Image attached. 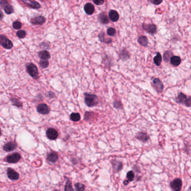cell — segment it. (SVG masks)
Here are the masks:
<instances>
[{
    "mask_svg": "<svg viewBox=\"0 0 191 191\" xmlns=\"http://www.w3.org/2000/svg\"><path fill=\"white\" fill-rule=\"evenodd\" d=\"M84 97L85 103L88 107H95L98 104L99 99L96 95L85 92Z\"/></svg>",
    "mask_w": 191,
    "mask_h": 191,
    "instance_id": "obj_1",
    "label": "cell"
},
{
    "mask_svg": "<svg viewBox=\"0 0 191 191\" xmlns=\"http://www.w3.org/2000/svg\"><path fill=\"white\" fill-rule=\"evenodd\" d=\"M26 69L27 73L31 77H32L33 78H34L35 79H37L38 78V69L35 64H34L33 63H29L26 64Z\"/></svg>",
    "mask_w": 191,
    "mask_h": 191,
    "instance_id": "obj_2",
    "label": "cell"
},
{
    "mask_svg": "<svg viewBox=\"0 0 191 191\" xmlns=\"http://www.w3.org/2000/svg\"><path fill=\"white\" fill-rule=\"evenodd\" d=\"M0 45L6 49H10L14 46L11 40L3 34L0 35Z\"/></svg>",
    "mask_w": 191,
    "mask_h": 191,
    "instance_id": "obj_3",
    "label": "cell"
},
{
    "mask_svg": "<svg viewBox=\"0 0 191 191\" xmlns=\"http://www.w3.org/2000/svg\"><path fill=\"white\" fill-rule=\"evenodd\" d=\"M142 29L146 31L147 33L153 35L156 33L157 31V26L155 24H145L143 23L142 25Z\"/></svg>",
    "mask_w": 191,
    "mask_h": 191,
    "instance_id": "obj_4",
    "label": "cell"
},
{
    "mask_svg": "<svg viewBox=\"0 0 191 191\" xmlns=\"http://www.w3.org/2000/svg\"><path fill=\"white\" fill-rule=\"evenodd\" d=\"M170 187L173 191H181L182 187V181L179 178H176L170 182Z\"/></svg>",
    "mask_w": 191,
    "mask_h": 191,
    "instance_id": "obj_5",
    "label": "cell"
},
{
    "mask_svg": "<svg viewBox=\"0 0 191 191\" xmlns=\"http://www.w3.org/2000/svg\"><path fill=\"white\" fill-rule=\"evenodd\" d=\"M21 158L22 157L20 153H13L8 155L5 160L8 163H16L21 159Z\"/></svg>",
    "mask_w": 191,
    "mask_h": 191,
    "instance_id": "obj_6",
    "label": "cell"
},
{
    "mask_svg": "<svg viewBox=\"0 0 191 191\" xmlns=\"http://www.w3.org/2000/svg\"><path fill=\"white\" fill-rule=\"evenodd\" d=\"M46 17L42 15L35 16L31 18V23L34 25H42L46 23Z\"/></svg>",
    "mask_w": 191,
    "mask_h": 191,
    "instance_id": "obj_7",
    "label": "cell"
},
{
    "mask_svg": "<svg viewBox=\"0 0 191 191\" xmlns=\"http://www.w3.org/2000/svg\"><path fill=\"white\" fill-rule=\"evenodd\" d=\"M152 85L158 93H161L163 92L164 85L159 78H155L153 80Z\"/></svg>",
    "mask_w": 191,
    "mask_h": 191,
    "instance_id": "obj_8",
    "label": "cell"
},
{
    "mask_svg": "<svg viewBox=\"0 0 191 191\" xmlns=\"http://www.w3.org/2000/svg\"><path fill=\"white\" fill-rule=\"evenodd\" d=\"M46 136L48 139L51 140H54L58 138V133L55 129L50 128L47 130Z\"/></svg>",
    "mask_w": 191,
    "mask_h": 191,
    "instance_id": "obj_9",
    "label": "cell"
},
{
    "mask_svg": "<svg viewBox=\"0 0 191 191\" xmlns=\"http://www.w3.org/2000/svg\"><path fill=\"white\" fill-rule=\"evenodd\" d=\"M24 4H25L29 8H33V9H39L41 8L40 5L38 2L35 1L31 0H22Z\"/></svg>",
    "mask_w": 191,
    "mask_h": 191,
    "instance_id": "obj_10",
    "label": "cell"
},
{
    "mask_svg": "<svg viewBox=\"0 0 191 191\" xmlns=\"http://www.w3.org/2000/svg\"><path fill=\"white\" fill-rule=\"evenodd\" d=\"M37 110L38 113L42 115H47L49 113V108L48 107V106L44 103H42L39 104L37 107Z\"/></svg>",
    "mask_w": 191,
    "mask_h": 191,
    "instance_id": "obj_11",
    "label": "cell"
},
{
    "mask_svg": "<svg viewBox=\"0 0 191 191\" xmlns=\"http://www.w3.org/2000/svg\"><path fill=\"white\" fill-rule=\"evenodd\" d=\"M108 18L112 22H117L119 19V15L117 11L114 10H110L108 13Z\"/></svg>",
    "mask_w": 191,
    "mask_h": 191,
    "instance_id": "obj_12",
    "label": "cell"
},
{
    "mask_svg": "<svg viewBox=\"0 0 191 191\" xmlns=\"http://www.w3.org/2000/svg\"><path fill=\"white\" fill-rule=\"evenodd\" d=\"M110 163L112 165V167H113V170L115 172H118L122 169L123 164L121 161L113 159V160L110 161Z\"/></svg>",
    "mask_w": 191,
    "mask_h": 191,
    "instance_id": "obj_13",
    "label": "cell"
},
{
    "mask_svg": "<svg viewBox=\"0 0 191 191\" xmlns=\"http://www.w3.org/2000/svg\"><path fill=\"white\" fill-rule=\"evenodd\" d=\"M98 20L100 24L103 25H107L109 23V19L105 12L100 13L98 17Z\"/></svg>",
    "mask_w": 191,
    "mask_h": 191,
    "instance_id": "obj_14",
    "label": "cell"
},
{
    "mask_svg": "<svg viewBox=\"0 0 191 191\" xmlns=\"http://www.w3.org/2000/svg\"><path fill=\"white\" fill-rule=\"evenodd\" d=\"M8 178L11 180L16 181L19 178V174L13 169L8 168L7 170Z\"/></svg>",
    "mask_w": 191,
    "mask_h": 191,
    "instance_id": "obj_15",
    "label": "cell"
},
{
    "mask_svg": "<svg viewBox=\"0 0 191 191\" xmlns=\"http://www.w3.org/2000/svg\"><path fill=\"white\" fill-rule=\"evenodd\" d=\"M135 138L138 140L142 142H146L149 140V136L147 134V133L144 132H139L136 134Z\"/></svg>",
    "mask_w": 191,
    "mask_h": 191,
    "instance_id": "obj_16",
    "label": "cell"
},
{
    "mask_svg": "<svg viewBox=\"0 0 191 191\" xmlns=\"http://www.w3.org/2000/svg\"><path fill=\"white\" fill-rule=\"evenodd\" d=\"M84 10L85 13L88 15H92L95 12L94 6L91 3H87L85 5Z\"/></svg>",
    "mask_w": 191,
    "mask_h": 191,
    "instance_id": "obj_17",
    "label": "cell"
},
{
    "mask_svg": "<svg viewBox=\"0 0 191 191\" xmlns=\"http://www.w3.org/2000/svg\"><path fill=\"white\" fill-rule=\"evenodd\" d=\"M119 56L121 60L126 61L130 58V54L126 48H123L119 51Z\"/></svg>",
    "mask_w": 191,
    "mask_h": 191,
    "instance_id": "obj_18",
    "label": "cell"
},
{
    "mask_svg": "<svg viewBox=\"0 0 191 191\" xmlns=\"http://www.w3.org/2000/svg\"><path fill=\"white\" fill-rule=\"evenodd\" d=\"M17 147V145L14 142H9L3 146V150L6 152L14 151Z\"/></svg>",
    "mask_w": 191,
    "mask_h": 191,
    "instance_id": "obj_19",
    "label": "cell"
},
{
    "mask_svg": "<svg viewBox=\"0 0 191 191\" xmlns=\"http://www.w3.org/2000/svg\"><path fill=\"white\" fill-rule=\"evenodd\" d=\"M170 63H171V65L172 66H173L174 67H177V66H178L181 63L182 60H181V58L180 57L173 55L170 58Z\"/></svg>",
    "mask_w": 191,
    "mask_h": 191,
    "instance_id": "obj_20",
    "label": "cell"
},
{
    "mask_svg": "<svg viewBox=\"0 0 191 191\" xmlns=\"http://www.w3.org/2000/svg\"><path fill=\"white\" fill-rule=\"evenodd\" d=\"M38 57L41 60H48L51 57V54L47 50H43L40 51L38 53Z\"/></svg>",
    "mask_w": 191,
    "mask_h": 191,
    "instance_id": "obj_21",
    "label": "cell"
},
{
    "mask_svg": "<svg viewBox=\"0 0 191 191\" xmlns=\"http://www.w3.org/2000/svg\"><path fill=\"white\" fill-rule=\"evenodd\" d=\"M187 98V95H185L183 92H179L177 97L176 98V101L178 104H184L185 101Z\"/></svg>",
    "mask_w": 191,
    "mask_h": 191,
    "instance_id": "obj_22",
    "label": "cell"
},
{
    "mask_svg": "<svg viewBox=\"0 0 191 191\" xmlns=\"http://www.w3.org/2000/svg\"><path fill=\"white\" fill-rule=\"evenodd\" d=\"M58 155L55 152H51L47 156V160L52 163H55L58 160Z\"/></svg>",
    "mask_w": 191,
    "mask_h": 191,
    "instance_id": "obj_23",
    "label": "cell"
},
{
    "mask_svg": "<svg viewBox=\"0 0 191 191\" xmlns=\"http://www.w3.org/2000/svg\"><path fill=\"white\" fill-rule=\"evenodd\" d=\"M138 43L141 46L147 47L148 44V39L145 35L140 36L138 38Z\"/></svg>",
    "mask_w": 191,
    "mask_h": 191,
    "instance_id": "obj_24",
    "label": "cell"
},
{
    "mask_svg": "<svg viewBox=\"0 0 191 191\" xmlns=\"http://www.w3.org/2000/svg\"><path fill=\"white\" fill-rule=\"evenodd\" d=\"M153 62L155 65H156L157 66H160L161 62H162V56L160 52L156 53V56L153 57Z\"/></svg>",
    "mask_w": 191,
    "mask_h": 191,
    "instance_id": "obj_25",
    "label": "cell"
},
{
    "mask_svg": "<svg viewBox=\"0 0 191 191\" xmlns=\"http://www.w3.org/2000/svg\"><path fill=\"white\" fill-rule=\"evenodd\" d=\"M104 36H105V34L103 32H101L98 35V38L100 40V42H103V43H107V44H109L110 43L112 42V39L108 38V39H106L104 38Z\"/></svg>",
    "mask_w": 191,
    "mask_h": 191,
    "instance_id": "obj_26",
    "label": "cell"
},
{
    "mask_svg": "<svg viewBox=\"0 0 191 191\" xmlns=\"http://www.w3.org/2000/svg\"><path fill=\"white\" fill-rule=\"evenodd\" d=\"M3 9L4 10L5 13L8 15L12 14L14 13V9L13 6L10 3L6 5L4 8H3Z\"/></svg>",
    "mask_w": 191,
    "mask_h": 191,
    "instance_id": "obj_27",
    "label": "cell"
},
{
    "mask_svg": "<svg viewBox=\"0 0 191 191\" xmlns=\"http://www.w3.org/2000/svg\"><path fill=\"white\" fill-rule=\"evenodd\" d=\"M173 56V53L172 52V51H170V50H168V51H167L164 52V61L165 62H168L169 61H170V58Z\"/></svg>",
    "mask_w": 191,
    "mask_h": 191,
    "instance_id": "obj_28",
    "label": "cell"
},
{
    "mask_svg": "<svg viewBox=\"0 0 191 191\" xmlns=\"http://www.w3.org/2000/svg\"><path fill=\"white\" fill-rule=\"evenodd\" d=\"M80 119L81 116L78 113H72L70 115V119L73 122H78Z\"/></svg>",
    "mask_w": 191,
    "mask_h": 191,
    "instance_id": "obj_29",
    "label": "cell"
},
{
    "mask_svg": "<svg viewBox=\"0 0 191 191\" xmlns=\"http://www.w3.org/2000/svg\"><path fill=\"white\" fill-rule=\"evenodd\" d=\"M49 61L47 60H40V61L39 62V66L42 68V69H46L49 66Z\"/></svg>",
    "mask_w": 191,
    "mask_h": 191,
    "instance_id": "obj_30",
    "label": "cell"
},
{
    "mask_svg": "<svg viewBox=\"0 0 191 191\" xmlns=\"http://www.w3.org/2000/svg\"><path fill=\"white\" fill-rule=\"evenodd\" d=\"M94 113L92 112H86L84 115V119L86 121H90L93 119V117L94 116Z\"/></svg>",
    "mask_w": 191,
    "mask_h": 191,
    "instance_id": "obj_31",
    "label": "cell"
},
{
    "mask_svg": "<svg viewBox=\"0 0 191 191\" xmlns=\"http://www.w3.org/2000/svg\"><path fill=\"white\" fill-rule=\"evenodd\" d=\"M22 26H23L22 23H21L20 21H18V20L15 21L13 23V27L14 29H16V30L20 29L22 28Z\"/></svg>",
    "mask_w": 191,
    "mask_h": 191,
    "instance_id": "obj_32",
    "label": "cell"
},
{
    "mask_svg": "<svg viewBox=\"0 0 191 191\" xmlns=\"http://www.w3.org/2000/svg\"><path fill=\"white\" fill-rule=\"evenodd\" d=\"M135 173L132 170H130L127 173L126 175V178L127 179V180L129 181V182H132L135 179Z\"/></svg>",
    "mask_w": 191,
    "mask_h": 191,
    "instance_id": "obj_33",
    "label": "cell"
},
{
    "mask_svg": "<svg viewBox=\"0 0 191 191\" xmlns=\"http://www.w3.org/2000/svg\"><path fill=\"white\" fill-rule=\"evenodd\" d=\"M26 35V31L24 30H19L16 32V36L20 39H23L25 38Z\"/></svg>",
    "mask_w": 191,
    "mask_h": 191,
    "instance_id": "obj_34",
    "label": "cell"
},
{
    "mask_svg": "<svg viewBox=\"0 0 191 191\" xmlns=\"http://www.w3.org/2000/svg\"><path fill=\"white\" fill-rule=\"evenodd\" d=\"M11 101L12 103L13 104V105H14L16 107L21 108L23 106L22 103L19 100L17 99L16 98H13L11 99Z\"/></svg>",
    "mask_w": 191,
    "mask_h": 191,
    "instance_id": "obj_35",
    "label": "cell"
},
{
    "mask_svg": "<svg viewBox=\"0 0 191 191\" xmlns=\"http://www.w3.org/2000/svg\"><path fill=\"white\" fill-rule=\"evenodd\" d=\"M75 190L78 191H84L85 187L83 184L81 183H77L75 184Z\"/></svg>",
    "mask_w": 191,
    "mask_h": 191,
    "instance_id": "obj_36",
    "label": "cell"
},
{
    "mask_svg": "<svg viewBox=\"0 0 191 191\" xmlns=\"http://www.w3.org/2000/svg\"><path fill=\"white\" fill-rule=\"evenodd\" d=\"M107 33L109 36L113 37V36H115V34L116 33V31L115 28L110 27L107 29Z\"/></svg>",
    "mask_w": 191,
    "mask_h": 191,
    "instance_id": "obj_37",
    "label": "cell"
},
{
    "mask_svg": "<svg viewBox=\"0 0 191 191\" xmlns=\"http://www.w3.org/2000/svg\"><path fill=\"white\" fill-rule=\"evenodd\" d=\"M65 191H74V189L72 188L71 182V181H69V179L67 180V181L66 182V184L65 187Z\"/></svg>",
    "mask_w": 191,
    "mask_h": 191,
    "instance_id": "obj_38",
    "label": "cell"
},
{
    "mask_svg": "<svg viewBox=\"0 0 191 191\" xmlns=\"http://www.w3.org/2000/svg\"><path fill=\"white\" fill-rule=\"evenodd\" d=\"M113 106L115 107V108L116 109H122L123 108V106L121 101H117V100H115L113 102Z\"/></svg>",
    "mask_w": 191,
    "mask_h": 191,
    "instance_id": "obj_39",
    "label": "cell"
},
{
    "mask_svg": "<svg viewBox=\"0 0 191 191\" xmlns=\"http://www.w3.org/2000/svg\"><path fill=\"white\" fill-rule=\"evenodd\" d=\"M147 1L149 3H152L154 5H159L163 1V0H147Z\"/></svg>",
    "mask_w": 191,
    "mask_h": 191,
    "instance_id": "obj_40",
    "label": "cell"
},
{
    "mask_svg": "<svg viewBox=\"0 0 191 191\" xmlns=\"http://www.w3.org/2000/svg\"><path fill=\"white\" fill-rule=\"evenodd\" d=\"M11 0H0V6L3 8L6 5L9 4Z\"/></svg>",
    "mask_w": 191,
    "mask_h": 191,
    "instance_id": "obj_41",
    "label": "cell"
},
{
    "mask_svg": "<svg viewBox=\"0 0 191 191\" xmlns=\"http://www.w3.org/2000/svg\"><path fill=\"white\" fill-rule=\"evenodd\" d=\"M184 104L187 107H190L191 106V97L190 96V97H188L187 98L186 100L185 101Z\"/></svg>",
    "mask_w": 191,
    "mask_h": 191,
    "instance_id": "obj_42",
    "label": "cell"
},
{
    "mask_svg": "<svg viewBox=\"0 0 191 191\" xmlns=\"http://www.w3.org/2000/svg\"><path fill=\"white\" fill-rule=\"evenodd\" d=\"M93 2L97 5H102L104 3V0H92Z\"/></svg>",
    "mask_w": 191,
    "mask_h": 191,
    "instance_id": "obj_43",
    "label": "cell"
},
{
    "mask_svg": "<svg viewBox=\"0 0 191 191\" xmlns=\"http://www.w3.org/2000/svg\"><path fill=\"white\" fill-rule=\"evenodd\" d=\"M3 17H4L3 13V12L2 11V10L0 9V20H2V19L3 18Z\"/></svg>",
    "mask_w": 191,
    "mask_h": 191,
    "instance_id": "obj_44",
    "label": "cell"
},
{
    "mask_svg": "<svg viewBox=\"0 0 191 191\" xmlns=\"http://www.w3.org/2000/svg\"><path fill=\"white\" fill-rule=\"evenodd\" d=\"M128 183H129V181L128 180H126L123 182V184H125V185H127V184H128Z\"/></svg>",
    "mask_w": 191,
    "mask_h": 191,
    "instance_id": "obj_45",
    "label": "cell"
},
{
    "mask_svg": "<svg viewBox=\"0 0 191 191\" xmlns=\"http://www.w3.org/2000/svg\"><path fill=\"white\" fill-rule=\"evenodd\" d=\"M1 135V129H0V136Z\"/></svg>",
    "mask_w": 191,
    "mask_h": 191,
    "instance_id": "obj_46",
    "label": "cell"
},
{
    "mask_svg": "<svg viewBox=\"0 0 191 191\" xmlns=\"http://www.w3.org/2000/svg\"><path fill=\"white\" fill-rule=\"evenodd\" d=\"M21 1H22V0H21Z\"/></svg>",
    "mask_w": 191,
    "mask_h": 191,
    "instance_id": "obj_47",
    "label": "cell"
}]
</instances>
